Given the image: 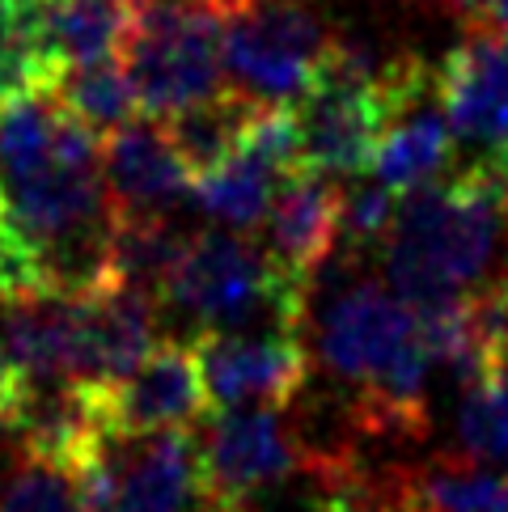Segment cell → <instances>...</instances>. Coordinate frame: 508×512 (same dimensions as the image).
Listing matches in <instances>:
<instances>
[{
  "instance_id": "15",
  "label": "cell",
  "mask_w": 508,
  "mask_h": 512,
  "mask_svg": "<svg viewBox=\"0 0 508 512\" xmlns=\"http://www.w3.org/2000/svg\"><path fill=\"white\" fill-rule=\"evenodd\" d=\"M377 496L386 512H508V466L449 453L398 474Z\"/></svg>"
},
{
  "instance_id": "5",
  "label": "cell",
  "mask_w": 508,
  "mask_h": 512,
  "mask_svg": "<svg viewBox=\"0 0 508 512\" xmlns=\"http://www.w3.org/2000/svg\"><path fill=\"white\" fill-rule=\"evenodd\" d=\"M225 22L216 0H132L123 68L136 85L140 115L170 123L225 89Z\"/></svg>"
},
{
  "instance_id": "16",
  "label": "cell",
  "mask_w": 508,
  "mask_h": 512,
  "mask_svg": "<svg viewBox=\"0 0 508 512\" xmlns=\"http://www.w3.org/2000/svg\"><path fill=\"white\" fill-rule=\"evenodd\" d=\"M453 123L445 106H428V98L403 106L394 123L381 136V149L373 161V178H381L398 195H411L437 182L453 161Z\"/></svg>"
},
{
  "instance_id": "4",
  "label": "cell",
  "mask_w": 508,
  "mask_h": 512,
  "mask_svg": "<svg viewBox=\"0 0 508 512\" xmlns=\"http://www.w3.org/2000/svg\"><path fill=\"white\" fill-rule=\"evenodd\" d=\"M305 288L297 276L238 233H199L170 271L161 301L204 335L305 331Z\"/></svg>"
},
{
  "instance_id": "14",
  "label": "cell",
  "mask_w": 508,
  "mask_h": 512,
  "mask_svg": "<svg viewBox=\"0 0 508 512\" xmlns=\"http://www.w3.org/2000/svg\"><path fill=\"white\" fill-rule=\"evenodd\" d=\"M106 512H204L199 441L191 428L132 441V453L119 462L115 504Z\"/></svg>"
},
{
  "instance_id": "8",
  "label": "cell",
  "mask_w": 508,
  "mask_h": 512,
  "mask_svg": "<svg viewBox=\"0 0 508 512\" xmlns=\"http://www.w3.org/2000/svg\"><path fill=\"white\" fill-rule=\"evenodd\" d=\"M305 449L280 411H216L199 441L204 512H250L271 487L297 474Z\"/></svg>"
},
{
  "instance_id": "9",
  "label": "cell",
  "mask_w": 508,
  "mask_h": 512,
  "mask_svg": "<svg viewBox=\"0 0 508 512\" xmlns=\"http://www.w3.org/2000/svg\"><path fill=\"white\" fill-rule=\"evenodd\" d=\"M204 377L216 411H284L293 407L310 377L305 331H242L204 335Z\"/></svg>"
},
{
  "instance_id": "20",
  "label": "cell",
  "mask_w": 508,
  "mask_h": 512,
  "mask_svg": "<svg viewBox=\"0 0 508 512\" xmlns=\"http://www.w3.org/2000/svg\"><path fill=\"white\" fill-rule=\"evenodd\" d=\"M280 187V174L267 170L259 157L246 149H233L212 166L195 170L191 178V199L204 208L212 221L229 229H254L271 208V195Z\"/></svg>"
},
{
  "instance_id": "19",
  "label": "cell",
  "mask_w": 508,
  "mask_h": 512,
  "mask_svg": "<svg viewBox=\"0 0 508 512\" xmlns=\"http://www.w3.org/2000/svg\"><path fill=\"white\" fill-rule=\"evenodd\" d=\"M132 26V0H51L47 51L60 77L68 68L119 60Z\"/></svg>"
},
{
  "instance_id": "22",
  "label": "cell",
  "mask_w": 508,
  "mask_h": 512,
  "mask_svg": "<svg viewBox=\"0 0 508 512\" xmlns=\"http://www.w3.org/2000/svg\"><path fill=\"white\" fill-rule=\"evenodd\" d=\"M458 453L508 466V364H492L462 386Z\"/></svg>"
},
{
  "instance_id": "25",
  "label": "cell",
  "mask_w": 508,
  "mask_h": 512,
  "mask_svg": "<svg viewBox=\"0 0 508 512\" xmlns=\"http://www.w3.org/2000/svg\"><path fill=\"white\" fill-rule=\"evenodd\" d=\"M26 398H30V381L5 352V343H0V428H9V432L17 428V419L26 411Z\"/></svg>"
},
{
  "instance_id": "27",
  "label": "cell",
  "mask_w": 508,
  "mask_h": 512,
  "mask_svg": "<svg viewBox=\"0 0 508 512\" xmlns=\"http://www.w3.org/2000/svg\"><path fill=\"white\" fill-rule=\"evenodd\" d=\"M483 17H487V26H492V30H504L508 34V0H487Z\"/></svg>"
},
{
  "instance_id": "2",
  "label": "cell",
  "mask_w": 508,
  "mask_h": 512,
  "mask_svg": "<svg viewBox=\"0 0 508 512\" xmlns=\"http://www.w3.org/2000/svg\"><path fill=\"white\" fill-rule=\"evenodd\" d=\"M504 229L508 212L483 170L470 166L449 182H428L398 204L381 254L386 284L407 305L470 292V284L492 267Z\"/></svg>"
},
{
  "instance_id": "23",
  "label": "cell",
  "mask_w": 508,
  "mask_h": 512,
  "mask_svg": "<svg viewBox=\"0 0 508 512\" xmlns=\"http://www.w3.org/2000/svg\"><path fill=\"white\" fill-rule=\"evenodd\" d=\"M0 512H85V508L72 474L22 453V462L0 483Z\"/></svg>"
},
{
  "instance_id": "29",
  "label": "cell",
  "mask_w": 508,
  "mask_h": 512,
  "mask_svg": "<svg viewBox=\"0 0 508 512\" xmlns=\"http://www.w3.org/2000/svg\"><path fill=\"white\" fill-rule=\"evenodd\" d=\"M216 5H225V9L233 13V9H242V5H246V0H216Z\"/></svg>"
},
{
  "instance_id": "18",
  "label": "cell",
  "mask_w": 508,
  "mask_h": 512,
  "mask_svg": "<svg viewBox=\"0 0 508 512\" xmlns=\"http://www.w3.org/2000/svg\"><path fill=\"white\" fill-rule=\"evenodd\" d=\"M187 242L191 237L183 229H174L166 221V212H119L115 208L102 276L115 284L144 288L161 301V288H166L170 271L183 259Z\"/></svg>"
},
{
  "instance_id": "1",
  "label": "cell",
  "mask_w": 508,
  "mask_h": 512,
  "mask_svg": "<svg viewBox=\"0 0 508 512\" xmlns=\"http://www.w3.org/2000/svg\"><path fill=\"white\" fill-rule=\"evenodd\" d=\"M111 225L98 132L56 89L0 102V301L98 284Z\"/></svg>"
},
{
  "instance_id": "12",
  "label": "cell",
  "mask_w": 508,
  "mask_h": 512,
  "mask_svg": "<svg viewBox=\"0 0 508 512\" xmlns=\"http://www.w3.org/2000/svg\"><path fill=\"white\" fill-rule=\"evenodd\" d=\"M343 233V191L335 178L293 170L280 178L267 208V250L288 276L310 284L335 254Z\"/></svg>"
},
{
  "instance_id": "13",
  "label": "cell",
  "mask_w": 508,
  "mask_h": 512,
  "mask_svg": "<svg viewBox=\"0 0 508 512\" xmlns=\"http://www.w3.org/2000/svg\"><path fill=\"white\" fill-rule=\"evenodd\" d=\"M106 187L119 212H166L174 199L191 195V161L174 144L170 127L157 119H132L102 144Z\"/></svg>"
},
{
  "instance_id": "6",
  "label": "cell",
  "mask_w": 508,
  "mask_h": 512,
  "mask_svg": "<svg viewBox=\"0 0 508 512\" xmlns=\"http://www.w3.org/2000/svg\"><path fill=\"white\" fill-rule=\"evenodd\" d=\"M331 34L301 0H246L225 22V72L263 102H301L322 77Z\"/></svg>"
},
{
  "instance_id": "24",
  "label": "cell",
  "mask_w": 508,
  "mask_h": 512,
  "mask_svg": "<svg viewBox=\"0 0 508 512\" xmlns=\"http://www.w3.org/2000/svg\"><path fill=\"white\" fill-rule=\"evenodd\" d=\"M398 204H403V195H398L394 187H386L381 178L356 182L352 191H343V233H339V242L352 246V250L381 246L394 229Z\"/></svg>"
},
{
  "instance_id": "26",
  "label": "cell",
  "mask_w": 508,
  "mask_h": 512,
  "mask_svg": "<svg viewBox=\"0 0 508 512\" xmlns=\"http://www.w3.org/2000/svg\"><path fill=\"white\" fill-rule=\"evenodd\" d=\"M310 512H386V504H381V496H360L352 487H335L322 500H314Z\"/></svg>"
},
{
  "instance_id": "7",
  "label": "cell",
  "mask_w": 508,
  "mask_h": 512,
  "mask_svg": "<svg viewBox=\"0 0 508 512\" xmlns=\"http://www.w3.org/2000/svg\"><path fill=\"white\" fill-rule=\"evenodd\" d=\"M85 390L111 441H140V436L191 428L195 419L212 415L199 339H157L153 352L123 381Z\"/></svg>"
},
{
  "instance_id": "3",
  "label": "cell",
  "mask_w": 508,
  "mask_h": 512,
  "mask_svg": "<svg viewBox=\"0 0 508 512\" xmlns=\"http://www.w3.org/2000/svg\"><path fill=\"white\" fill-rule=\"evenodd\" d=\"M322 364L335 377L360 386V411L369 428L407 432L424 424L428 347L420 318L390 284L360 280L343 288L322 314L318 331Z\"/></svg>"
},
{
  "instance_id": "10",
  "label": "cell",
  "mask_w": 508,
  "mask_h": 512,
  "mask_svg": "<svg viewBox=\"0 0 508 512\" xmlns=\"http://www.w3.org/2000/svg\"><path fill=\"white\" fill-rule=\"evenodd\" d=\"M157 347V297L98 280L72 292V381L115 386Z\"/></svg>"
},
{
  "instance_id": "11",
  "label": "cell",
  "mask_w": 508,
  "mask_h": 512,
  "mask_svg": "<svg viewBox=\"0 0 508 512\" xmlns=\"http://www.w3.org/2000/svg\"><path fill=\"white\" fill-rule=\"evenodd\" d=\"M437 102L453 136L475 144L479 161L508 157V34L492 26L466 30L437 72Z\"/></svg>"
},
{
  "instance_id": "17",
  "label": "cell",
  "mask_w": 508,
  "mask_h": 512,
  "mask_svg": "<svg viewBox=\"0 0 508 512\" xmlns=\"http://www.w3.org/2000/svg\"><path fill=\"white\" fill-rule=\"evenodd\" d=\"M5 352L30 386L72 381V292L5 301Z\"/></svg>"
},
{
  "instance_id": "28",
  "label": "cell",
  "mask_w": 508,
  "mask_h": 512,
  "mask_svg": "<svg viewBox=\"0 0 508 512\" xmlns=\"http://www.w3.org/2000/svg\"><path fill=\"white\" fill-rule=\"evenodd\" d=\"M445 5H458V9H483L487 0H445Z\"/></svg>"
},
{
  "instance_id": "21",
  "label": "cell",
  "mask_w": 508,
  "mask_h": 512,
  "mask_svg": "<svg viewBox=\"0 0 508 512\" xmlns=\"http://www.w3.org/2000/svg\"><path fill=\"white\" fill-rule=\"evenodd\" d=\"M56 94L68 111L98 136H111L123 123L140 119V98H136V85L127 77L123 60H98L85 68H68L56 85Z\"/></svg>"
}]
</instances>
